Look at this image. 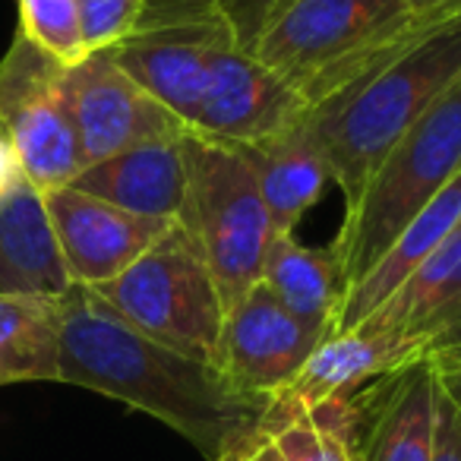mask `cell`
Instances as JSON below:
<instances>
[{
    "mask_svg": "<svg viewBox=\"0 0 461 461\" xmlns=\"http://www.w3.org/2000/svg\"><path fill=\"white\" fill-rule=\"evenodd\" d=\"M186 193L177 224L209 266L224 310L259 282L272 240L269 212L259 196L250 165L234 146L186 130Z\"/></svg>",
    "mask_w": 461,
    "mask_h": 461,
    "instance_id": "5",
    "label": "cell"
},
{
    "mask_svg": "<svg viewBox=\"0 0 461 461\" xmlns=\"http://www.w3.org/2000/svg\"><path fill=\"white\" fill-rule=\"evenodd\" d=\"M45 205L70 282L79 288H95L117 278L174 224L123 212L77 186L45 193Z\"/></svg>",
    "mask_w": 461,
    "mask_h": 461,
    "instance_id": "13",
    "label": "cell"
},
{
    "mask_svg": "<svg viewBox=\"0 0 461 461\" xmlns=\"http://www.w3.org/2000/svg\"><path fill=\"white\" fill-rule=\"evenodd\" d=\"M212 461H282L276 452V446H272V439L263 433V429H250L247 436H240V439L230 442L224 452H218Z\"/></svg>",
    "mask_w": 461,
    "mask_h": 461,
    "instance_id": "27",
    "label": "cell"
},
{
    "mask_svg": "<svg viewBox=\"0 0 461 461\" xmlns=\"http://www.w3.org/2000/svg\"><path fill=\"white\" fill-rule=\"evenodd\" d=\"M439 364L429 354L370 379L348 398L354 461H433Z\"/></svg>",
    "mask_w": 461,
    "mask_h": 461,
    "instance_id": "12",
    "label": "cell"
},
{
    "mask_svg": "<svg viewBox=\"0 0 461 461\" xmlns=\"http://www.w3.org/2000/svg\"><path fill=\"white\" fill-rule=\"evenodd\" d=\"M404 7L420 29H439L461 20V0H404Z\"/></svg>",
    "mask_w": 461,
    "mask_h": 461,
    "instance_id": "28",
    "label": "cell"
},
{
    "mask_svg": "<svg viewBox=\"0 0 461 461\" xmlns=\"http://www.w3.org/2000/svg\"><path fill=\"white\" fill-rule=\"evenodd\" d=\"M60 301L0 297V385L58 383Z\"/></svg>",
    "mask_w": 461,
    "mask_h": 461,
    "instance_id": "21",
    "label": "cell"
},
{
    "mask_svg": "<svg viewBox=\"0 0 461 461\" xmlns=\"http://www.w3.org/2000/svg\"><path fill=\"white\" fill-rule=\"evenodd\" d=\"M58 383L98 392L180 433L205 461L263 420L266 402L247 398L218 366L136 332L89 288L60 301Z\"/></svg>",
    "mask_w": 461,
    "mask_h": 461,
    "instance_id": "1",
    "label": "cell"
},
{
    "mask_svg": "<svg viewBox=\"0 0 461 461\" xmlns=\"http://www.w3.org/2000/svg\"><path fill=\"white\" fill-rule=\"evenodd\" d=\"M322 339H329L322 329L297 320L263 282H257L224 310L215 366L238 392L269 404Z\"/></svg>",
    "mask_w": 461,
    "mask_h": 461,
    "instance_id": "9",
    "label": "cell"
},
{
    "mask_svg": "<svg viewBox=\"0 0 461 461\" xmlns=\"http://www.w3.org/2000/svg\"><path fill=\"white\" fill-rule=\"evenodd\" d=\"M234 149L250 165L263 205L269 212L272 234H294L301 218L320 203L322 190L332 180L307 121L282 136Z\"/></svg>",
    "mask_w": 461,
    "mask_h": 461,
    "instance_id": "19",
    "label": "cell"
},
{
    "mask_svg": "<svg viewBox=\"0 0 461 461\" xmlns=\"http://www.w3.org/2000/svg\"><path fill=\"white\" fill-rule=\"evenodd\" d=\"M224 41H234V35L215 0H146L140 26L111 48V58L190 130L209 64Z\"/></svg>",
    "mask_w": 461,
    "mask_h": 461,
    "instance_id": "7",
    "label": "cell"
},
{
    "mask_svg": "<svg viewBox=\"0 0 461 461\" xmlns=\"http://www.w3.org/2000/svg\"><path fill=\"white\" fill-rule=\"evenodd\" d=\"M288 0H215L218 14L224 16L230 35L244 51H253L259 32L269 26V20L285 7Z\"/></svg>",
    "mask_w": 461,
    "mask_h": 461,
    "instance_id": "25",
    "label": "cell"
},
{
    "mask_svg": "<svg viewBox=\"0 0 461 461\" xmlns=\"http://www.w3.org/2000/svg\"><path fill=\"white\" fill-rule=\"evenodd\" d=\"M146 0H77L86 51H111L142 20Z\"/></svg>",
    "mask_w": 461,
    "mask_h": 461,
    "instance_id": "24",
    "label": "cell"
},
{
    "mask_svg": "<svg viewBox=\"0 0 461 461\" xmlns=\"http://www.w3.org/2000/svg\"><path fill=\"white\" fill-rule=\"evenodd\" d=\"M259 429L272 439L282 461H354L348 398L285 417H266Z\"/></svg>",
    "mask_w": 461,
    "mask_h": 461,
    "instance_id": "22",
    "label": "cell"
},
{
    "mask_svg": "<svg viewBox=\"0 0 461 461\" xmlns=\"http://www.w3.org/2000/svg\"><path fill=\"white\" fill-rule=\"evenodd\" d=\"M89 291L136 332L215 366L224 303L209 266L177 221L130 269Z\"/></svg>",
    "mask_w": 461,
    "mask_h": 461,
    "instance_id": "6",
    "label": "cell"
},
{
    "mask_svg": "<svg viewBox=\"0 0 461 461\" xmlns=\"http://www.w3.org/2000/svg\"><path fill=\"white\" fill-rule=\"evenodd\" d=\"M20 32L60 67H77L89 58L77 0H20Z\"/></svg>",
    "mask_w": 461,
    "mask_h": 461,
    "instance_id": "23",
    "label": "cell"
},
{
    "mask_svg": "<svg viewBox=\"0 0 461 461\" xmlns=\"http://www.w3.org/2000/svg\"><path fill=\"white\" fill-rule=\"evenodd\" d=\"M433 461H461V395L448 385L442 370H439V395H436Z\"/></svg>",
    "mask_w": 461,
    "mask_h": 461,
    "instance_id": "26",
    "label": "cell"
},
{
    "mask_svg": "<svg viewBox=\"0 0 461 461\" xmlns=\"http://www.w3.org/2000/svg\"><path fill=\"white\" fill-rule=\"evenodd\" d=\"M184 136L177 140H155L117 152L95 165H86L70 186L123 212L158 221H177L186 193L184 167Z\"/></svg>",
    "mask_w": 461,
    "mask_h": 461,
    "instance_id": "17",
    "label": "cell"
},
{
    "mask_svg": "<svg viewBox=\"0 0 461 461\" xmlns=\"http://www.w3.org/2000/svg\"><path fill=\"white\" fill-rule=\"evenodd\" d=\"M461 174V77L389 149L364 190L345 205L335 253L345 291L379 263L392 240Z\"/></svg>",
    "mask_w": 461,
    "mask_h": 461,
    "instance_id": "4",
    "label": "cell"
},
{
    "mask_svg": "<svg viewBox=\"0 0 461 461\" xmlns=\"http://www.w3.org/2000/svg\"><path fill=\"white\" fill-rule=\"evenodd\" d=\"M70 288L45 193L20 177L0 196V297H64Z\"/></svg>",
    "mask_w": 461,
    "mask_h": 461,
    "instance_id": "16",
    "label": "cell"
},
{
    "mask_svg": "<svg viewBox=\"0 0 461 461\" xmlns=\"http://www.w3.org/2000/svg\"><path fill=\"white\" fill-rule=\"evenodd\" d=\"M423 354L427 351L420 345L398 339L392 332H373V329L335 332L316 345V351L297 370V376L266 404L263 420L297 414V411L316 408V404L335 402V398H351L370 379L414 357H423Z\"/></svg>",
    "mask_w": 461,
    "mask_h": 461,
    "instance_id": "15",
    "label": "cell"
},
{
    "mask_svg": "<svg viewBox=\"0 0 461 461\" xmlns=\"http://www.w3.org/2000/svg\"><path fill=\"white\" fill-rule=\"evenodd\" d=\"M452 373H461V370H452Z\"/></svg>",
    "mask_w": 461,
    "mask_h": 461,
    "instance_id": "31",
    "label": "cell"
},
{
    "mask_svg": "<svg viewBox=\"0 0 461 461\" xmlns=\"http://www.w3.org/2000/svg\"><path fill=\"white\" fill-rule=\"evenodd\" d=\"M20 177H26L20 167V158H16V149L10 142V136L0 130V196L10 190Z\"/></svg>",
    "mask_w": 461,
    "mask_h": 461,
    "instance_id": "29",
    "label": "cell"
},
{
    "mask_svg": "<svg viewBox=\"0 0 461 461\" xmlns=\"http://www.w3.org/2000/svg\"><path fill=\"white\" fill-rule=\"evenodd\" d=\"M357 329L392 332L420 345L439 370H461V221L402 291Z\"/></svg>",
    "mask_w": 461,
    "mask_h": 461,
    "instance_id": "14",
    "label": "cell"
},
{
    "mask_svg": "<svg viewBox=\"0 0 461 461\" xmlns=\"http://www.w3.org/2000/svg\"><path fill=\"white\" fill-rule=\"evenodd\" d=\"M458 77L461 20H455L420 35L339 98L310 111L307 127L326 158L332 184L345 193V205L357 199L389 149Z\"/></svg>",
    "mask_w": 461,
    "mask_h": 461,
    "instance_id": "2",
    "label": "cell"
},
{
    "mask_svg": "<svg viewBox=\"0 0 461 461\" xmlns=\"http://www.w3.org/2000/svg\"><path fill=\"white\" fill-rule=\"evenodd\" d=\"M427 32L404 0H288L253 54L316 111Z\"/></svg>",
    "mask_w": 461,
    "mask_h": 461,
    "instance_id": "3",
    "label": "cell"
},
{
    "mask_svg": "<svg viewBox=\"0 0 461 461\" xmlns=\"http://www.w3.org/2000/svg\"><path fill=\"white\" fill-rule=\"evenodd\" d=\"M458 221H461V174L392 240V247L379 257V263L357 285H351L345 291L339 316H335L332 335L351 332L366 316L376 313L383 303H389L402 291V285L427 263L429 253L448 238V230Z\"/></svg>",
    "mask_w": 461,
    "mask_h": 461,
    "instance_id": "18",
    "label": "cell"
},
{
    "mask_svg": "<svg viewBox=\"0 0 461 461\" xmlns=\"http://www.w3.org/2000/svg\"><path fill=\"white\" fill-rule=\"evenodd\" d=\"M64 98L86 165L142 142L177 140L186 127L117 67L111 51H95L64 70Z\"/></svg>",
    "mask_w": 461,
    "mask_h": 461,
    "instance_id": "10",
    "label": "cell"
},
{
    "mask_svg": "<svg viewBox=\"0 0 461 461\" xmlns=\"http://www.w3.org/2000/svg\"><path fill=\"white\" fill-rule=\"evenodd\" d=\"M307 114L303 98L276 70L238 41H224L209 64L190 130L224 146H253L294 130Z\"/></svg>",
    "mask_w": 461,
    "mask_h": 461,
    "instance_id": "11",
    "label": "cell"
},
{
    "mask_svg": "<svg viewBox=\"0 0 461 461\" xmlns=\"http://www.w3.org/2000/svg\"><path fill=\"white\" fill-rule=\"evenodd\" d=\"M442 376L448 379V385H452L455 392L461 395V373H452V370H442Z\"/></svg>",
    "mask_w": 461,
    "mask_h": 461,
    "instance_id": "30",
    "label": "cell"
},
{
    "mask_svg": "<svg viewBox=\"0 0 461 461\" xmlns=\"http://www.w3.org/2000/svg\"><path fill=\"white\" fill-rule=\"evenodd\" d=\"M259 282L297 320L332 335L345 297V278L332 250L307 247L294 234H272Z\"/></svg>",
    "mask_w": 461,
    "mask_h": 461,
    "instance_id": "20",
    "label": "cell"
},
{
    "mask_svg": "<svg viewBox=\"0 0 461 461\" xmlns=\"http://www.w3.org/2000/svg\"><path fill=\"white\" fill-rule=\"evenodd\" d=\"M64 70L16 29L0 58V130L26 180L41 193L70 186L86 167L64 98Z\"/></svg>",
    "mask_w": 461,
    "mask_h": 461,
    "instance_id": "8",
    "label": "cell"
}]
</instances>
